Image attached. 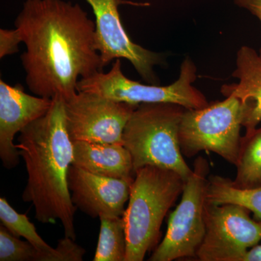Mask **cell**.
Wrapping results in <instances>:
<instances>
[{
    "label": "cell",
    "instance_id": "16",
    "mask_svg": "<svg viewBox=\"0 0 261 261\" xmlns=\"http://www.w3.org/2000/svg\"><path fill=\"white\" fill-rule=\"evenodd\" d=\"M206 202L243 206L253 214L254 219L261 221V186L240 189L233 186L230 178L213 175L207 178Z\"/></svg>",
    "mask_w": 261,
    "mask_h": 261
},
{
    "label": "cell",
    "instance_id": "14",
    "mask_svg": "<svg viewBox=\"0 0 261 261\" xmlns=\"http://www.w3.org/2000/svg\"><path fill=\"white\" fill-rule=\"evenodd\" d=\"M73 145L72 166L107 177L135 178L132 155L122 144L75 141Z\"/></svg>",
    "mask_w": 261,
    "mask_h": 261
},
{
    "label": "cell",
    "instance_id": "18",
    "mask_svg": "<svg viewBox=\"0 0 261 261\" xmlns=\"http://www.w3.org/2000/svg\"><path fill=\"white\" fill-rule=\"evenodd\" d=\"M99 240L94 261H125L126 226L123 216L101 214Z\"/></svg>",
    "mask_w": 261,
    "mask_h": 261
},
{
    "label": "cell",
    "instance_id": "20",
    "mask_svg": "<svg viewBox=\"0 0 261 261\" xmlns=\"http://www.w3.org/2000/svg\"><path fill=\"white\" fill-rule=\"evenodd\" d=\"M20 43L22 38L18 29H0V58L18 53Z\"/></svg>",
    "mask_w": 261,
    "mask_h": 261
},
{
    "label": "cell",
    "instance_id": "12",
    "mask_svg": "<svg viewBox=\"0 0 261 261\" xmlns=\"http://www.w3.org/2000/svg\"><path fill=\"white\" fill-rule=\"evenodd\" d=\"M134 178L107 177L71 165L68 181L72 202L93 219L101 214L123 216Z\"/></svg>",
    "mask_w": 261,
    "mask_h": 261
},
{
    "label": "cell",
    "instance_id": "19",
    "mask_svg": "<svg viewBox=\"0 0 261 261\" xmlns=\"http://www.w3.org/2000/svg\"><path fill=\"white\" fill-rule=\"evenodd\" d=\"M0 261H50L47 254L28 241H22L1 225Z\"/></svg>",
    "mask_w": 261,
    "mask_h": 261
},
{
    "label": "cell",
    "instance_id": "2",
    "mask_svg": "<svg viewBox=\"0 0 261 261\" xmlns=\"http://www.w3.org/2000/svg\"><path fill=\"white\" fill-rule=\"evenodd\" d=\"M49 111L20 132L17 148L23 159L28 180L22 199L31 202L42 224L60 221L65 236L75 240V213L68 187L73 145L65 120V99L57 94Z\"/></svg>",
    "mask_w": 261,
    "mask_h": 261
},
{
    "label": "cell",
    "instance_id": "17",
    "mask_svg": "<svg viewBox=\"0 0 261 261\" xmlns=\"http://www.w3.org/2000/svg\"><path fill=\"white\" fill-rule=\"evenodd\" d=\"M233 186L251 189L261 186V127L246 133L240 140Z\"/></svg>",
    "mask_w": 261,
    "mask_h": 261
},
{
    "label": "cell",
    "instance_id": "22",
    "mask_svg": "<svg viewBox=\"0 0 261 261\" xmlns=\"http://www.w3.org/2000/svg\"><path fill=\"white\" fill-rule=\"evenodd\" d=\"M238 261H261V245L247 250L240 257Z\"/></svg>",
    "mask_w": 261,
    "mask_h": 261
},
{
    "label": "cell",
    "instance_id": "15",
    "mask_svg": "<svg viewBox=\"0 0 261 261\" xmlns=\"http://www.w3.org/2000/svg\"><path fill=\"white\" fill-rule=\"evenodd\" d=\"M0 220L12 234L25 238L36 248L47 254L50 261H82L86 250L73 239L65 236L58 242L56 248L47 245L39 236L35 226L27 215L19 214L5 197L0 198Z\"/></svg>",
    "mask_w": 261,
    "mask_h": 261
},
{
    "label": "cell",
    "instance_id": "1",
    "mask_svg": "<svg viewBox=\"0 0 261 261\" xmlns=\"http://www.w3.org/2000/svg\"><path fill=\"white\" fill-rule=\"evenodd\" d=\"M15 25L25 46L20 61L34 95L61 94L66 100L77 93L79 81L102 71L95 23L80 5L25 0Z\"/></svg>",
    "mask_w": 261,
    "mask_h": 261
},
{
    "label": "cell",
    "instance_id": "10",
    "mask_svg": "<svg viewBox=\"0 0 261 261\" xmlns=\"http://www.w3.org/2000/svg\"><path fill=\"white\" fill-rule=\"evenodd\" d=\"M95 16V44L103 68L111 62L126 59L145 82H157L154 66L162 62L159 53L135 44L123 28L118 6L130 3L123 0H85Z\"/></svg>",
    "mask_w": 261,
    "mask_h": 261
},
{
    "label": "cell",
    "instance_id": "3",
    "mask_svg": "<svg viewBox=\"0 0 261 261\" xmlns=\"http://www.w3.org/2000/svg\"><path fill=\"white\" fill-rule=\"evenodd\" d=\"M185 178L173 170L146 166L135 171L123 214L126 233L125 261H142L159 243L161 225L181 195Z\"/></svg>",
    "mask_w": 261,
    "mask_h": 261
},
{
    "label": "cell",
    "instance_id": "6",
    "mask_svg": "<svg viewBox=\"0 0 261 261\" xmlns=\"http://www.w3.org/2000/svg\"><path fill=\"white\" fill-rule=\"evenodd\" d=\"M193 61L187 58L182 63L178 80L168 86L146 85L123 75L121 60L115 61L108 73L99 71L77 84V92H89L118 101L142 103H174L187 109H200L208 106L203 94L192 86L197 78Z\"/></svg>",
    "mask_w": 261,
    "mask_h": 261
},
{
    "label": "cell",
    "instance_id": "5",
    "mask_svg": "<svg viewBox=\"0 0 261 261\" xmlns=\"http://www.w3.org/2000/svg\"><path fill=\"white\" fill-rule=\"evenodd\" d=\"M248 109L247 102L233 96L200 109L186 108L178 130L182 154L192 158L201 151H210L235 166L240 128Z\"/></svg>",
    "mask_w": 261,
    "mask_h": 261
},
{
    "label": "cell",
    "instance_id": "4",
    "mask_svg": "<svg viewBox=\"0 0 261 261\" xmlns=\"http://www.w3.org/2000/svg\"><path fill=\"white\" fill-rule=\"evenodd\" d=\"M185 107L174 103H142L127 122L123 145L132 155L135 172L146 166L173 170L187 181L192 169L184 160L178 130Z\"/></svg>",
    "mask_w": 261,
    "mask_h": 261
},
{
    "label": "cell",
    "instance_id": "9",
    "mask_svg": "<svg viewBox=\"0 0 261 261\" xmlns=\"http://www.w3.org/2000/svg\"><path fill=\"white\" fill-rule=\"evenodd\" d=\"M139 105L77 92L65 99V120L72 142L122 144L127 122Z\"/></svg>",
    "mask_w": 261,
    "mask_h": 261
},
{
    "label": "cell",
    "instance_id": "11",
    "mask_svg": "<svg viewBox=\"0 0 261 261\" xmlns=\"http://www.w3.org/2000/svg\"><path fill=\"white\" fill-rule=\"evenodd\" d=\"M53 99L25 93L20 84L9 85L0 80V158L8 169L16 167L20 152L15 135L47 113Z\"/></svg>",
    "mask_w": 261,
    "mask_h": 261
},
{
    "label": "cell",
    "instance_id": "13",
    "mask_svg": "<svg viewBox=\"0 0 261 261\" xmlns=\"http://www.w3.org/2000/svg\"><path fill=\"white\" fill-rule=\"evenodd\" d=\"M236 65L233 76L238 83L223 86L221 92L226 97L233 96L248 104L243 126L250 133L261 122V57L255 49L243 46L238 51Z\"/></svg>",
    "mask_w": 261,
    "mask_h": 261
},
{
    "label": "cell",
    "instance_id": "7",
    "mask_svg": "<svg viewBox=\"0 0 261 261\" xmlns=\"http://www.w3.org/2000/svg\"><path fill=\"white\" fill-rule=\"evenodd\" d=\"M208 162L199 156L192 174L185 181L181 200L170 215L167 231L149 261L196 258L205 234V205Z\"/></svg>",
    "mask_w": 261,
    "mask_h": 261
},
{
    "label": "cell",
    "instance_id": "8",
    "mask_svg": "<svg viewBox=\"0 0 261 261\" xmlns=\"http://www.w3.org/2000/svg\"><path fill=\"white\" fill-rule=\"evenodd\" d=\"M235 204L205 205V234L196 254L200 261H238L261 241V221Z\"/></svg>",
    "mask_w": 261,
    "mask_h": 261
},
{
    "label": "cell",
    "instance_id": "21",
    "mask_svg": "<svg viewBox=\"0 0 261 261\" xmlns=\"http://www.w3.org/2000/svg\"><path fill=\"white\" fill-rule=\"evenodd\" d=\"M236 5L250 11L261 23V0H234ZM261 57V48L260 50Z\"/></svg>",
    "mask_w": 261,
    "mask_h": 261
}]
</instances>
